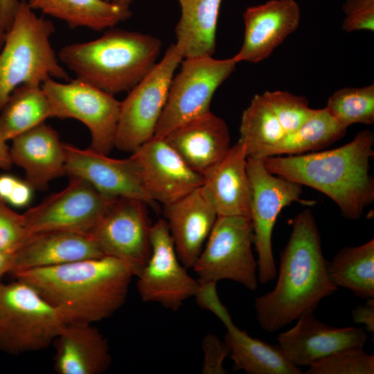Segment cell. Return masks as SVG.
<instances>
[{
	"instance_id": "6da1fadb",
	"label": "cell",
	"mask_w": 374,
	"mask_h": 374,
	"mask_svg": "<svg viewBox=\"0 0 374 374\" xmlns=\"http://www.w3.org/2000/svg\"><path fill=\"white\" fill-rule=\"evenodd\" d=\"M337 289L327 271L316 220L306 208L293 220L289 240L280 255L275 287L255 299L258 323L265 331L274 333L314 312L323 299Z\"/></svg>"
},
{
	"instance_id": "7a4b0ae2",
	"label": "cell",
	"mask_w": 374,
	"mask_h": 374,
	"mask_svg": "<svg viewBox=\"0 0 374 374\" xmlns=\"http://www.w3.org/2000/svg\"><path fill=\"white\" fill-rule=\"evenodd\" d=\"M30 285L62 313L67 323L100 321L125 303L134 276L131 267L103 256L12 274Z\"/></svg>"
},
{
	"instance_id": "3957f363",
	"label": "cell",
	"mask_w": 374,
	"mask_h": 374,
	"mask_svg": "<svg viewBox=\"0 0 374 374\" xmlns=\"http://www.w3.org/2000/svg\"><path fill=\"white\" fill-rule=\"evenodd\" d=\"M373 145V132L364 130L336 149L268 157L264 165L276 176L325 194L346 218L357 220L374 201V179L369 172Z\"/></svg>"
},
{
	"instance_id": "277c9868",
	"label": "cell",
	"mask_w": 374,
	"mask_h": 374,
	"mask_svg": "<svg viewBox=\"0 0 374 374\" xmlns=\"http://www.w3.org/2000/svg\"><path fill=\"white\" fill-rule=\"evenodd\" d=\"M161 46L151 35L114 27L96 39L62 47L57 57L77 79L114 96L128 92L152 71Z\"/></svg>"
},
{
	"instance_id": "5b68a950",
	"label": "cell",
	"mask_w": 374,
	"mask_h": 374,
	"mask_svg": "<svg viewBox=\"0 0 374 374\" xmlns=\"http://www.w3.org/2000/svg\"><path fill=\"white\" fill-rule=\"evenodd\" d=\"M54 32L50 20L20 1L0 50V112L20 85L41 86L49 78L70 80L51 44Z\"/></svg>"
},
{
	"instance_id": "8992f818",
	"label": "cell",
	"mask_w": 374,
	"mask_h": 374,
	"mask_svg": "<svg viewBox=\"0 0 374 374\" xmlns=\"http://www.w3.org/2000/svg\"><path fill=\"white\" fill-rule=\"evenodd\" d=\"M66 323L30 285L0 283V352L19 355L46 348Z\"/></svg>"
},
{
	"instance_id": "52a82bcc",
	"label": "cell",
	"mask_w": 374,
	"mask_h": 374,
	"mask_svg": "<svg viewBox=\"0 0 374 374\" xmlns=\"http://www.w3.org/2000/svg\"><path fill=\"white\" fill-rule=\"evenodd\" d=\"M253 232L249 217L217 215L193 269L200 283L231 280L247 289L258 287V263L252 251Z\"/></svg>"
},
{
	"instance_id": "ba28073f",
	"label": "cell",
	"mask_w": 374,
	"mask_h": 374,
	"mask_svg": "<svg viewBox=\"0 0 374 374\" xmlns=\"http://www.w3.org/2000/svg\"><path fill=\"white\" fill-rule=\"evenodd\" d=\"M184 57L171 44L152 71L121 101L114 147L132 152L154 136L163 110L170 84Z\"/></svg>"
},
{
	"instance_id": "9c48e42d",
	"label": "cell",
	"mask_w": 374,
	"mask_h": 374,
	"mask_svg": "<svg viewBox=\"0 0 374 374\" xmlns=\"http://www.w3.org/2000/svg\"><path fill=\"white\" fill-rule=\"evenodd\" d=\"M170 84L166 102L154 136L164 138L179 126L209 112L217 88L234 71L232 57H186Z\"/></svg>"
},
{
	"instance_id": "30bf717a",
	"label": "cell",
	"mask_w": 374,
	"mask_h": 374,
	"mask_svg": "<svg viewBox=\"0 0 374 374\" xmlns=\"http://www.w3.org/2000/svg\"><path fill=\"white\" fill-rule=\"evenodd\" d=\"M247 169L251 187L249 217L253 244L258 255V283L267 284L276 276L272 251V233L281 210L301 200V185L267 170L264 159L247 157Z\"/></svg>"
},
{
	"instance_id": "8fae6325",
	"label": "cell",
	"mask_w": 374,
	"mask_h": 374,
	"mask_svg": "<svg viewBox=\"0 0 374 374\" xmlns=\"http://www.w3.org/2000/svg\"><path fill=\"white\" fill-rule=\"evenodd\" d=\"M42 87L46 94L53 117L74 118L89 130L90 148L108 154L114 148L121 101L79 79L61 82L49 78Z\"/></svg>"
},
{
	"instance_id": "7c38bea8",
	"label": "cell",
	"mask_w": 374,
	"mask_h": 374,
	"mask_svg": "<svg viewBox=\"0 0 374 374\" xmlns=\"http://www.w3.org/2000/svg\"><path fill=\"white\" fill-rule=\"evenodd\" d=\"M69 179L64 189L23 214L28 236L48 231L90 235L117 199L101 193L80 177Z\"/></svg>"
},
{
	"instance_id": "4fadbf2b",
	"label": "cell",
	"mask_w": 374,
	"mask_h": 374,
	"mask_svg": "<svg viewBox=\"0 0 374 374\" xmlns=\"http://www.w3.org/2000/svg\"><path fill=\"white\" fill-rule=\"evenodd\" d=\"M151 253L136 276L141 299L157 303L172 311L196 295L200 283L193 278L180 261L165 219L150 228Z\"/></svg>"
},
{
	"instance_id": "5bb4252c",
	"label": "cell",
	"mask_w": 374,
	"mask_h": 374,
	"mask_svg": "<svg viewBox=\"0 0 374 374\" xmlns=\"http://www.w3.org/2000/svg\"><path fill=\"white\" fill-rule=\"evenodd\" d=\"M144 202L119 197L90 233L105 256L127 263L136 276L151 253V225Z\"/></svg>"
},
{
	"instance_id": "9a60e30c",
	"label": "cell",
	"mask_w": 374,
	"mask_h": 374,
	"mask_svg": "<svg viewBox=\"0 0 374 374\" xmlns=\"http://www.w3.org/2000/svg\"><path fill=\"white\" fill-rule=\"evenodd\" d=\"M131 153L143 189L156 204L168 205L202 186L203 176L164 138L154 136Z\"/></svg>"
},
{
	"instance_id": "2e32d148",
	"label": "cell",
	"mask_w": 374,
	"mask_h": 374,
	"mask_svg": "<svg viewBox=\"0 0 374 374\" xmlns=\"http://www.w3.org/2000/svg\"><path fill=\"white\" fill-rule=\"evenodd\" d=\"M64 148L66 175L87 181L105 195L135 199L157 208V204L143 189L130 157L114 159L90 148L80 149L66 143H64Z\"/></svg>"
},
{
	"instance_id": "e0dca14e",
	"label": "cell",
	"mask_w": 374,
	"mask_h": 374,
	"mask_svg": "<svg viewBox=\"0 0 374 374\" xmlns=\"http://www.w3.org/2000/svg\"><path fill=\"white\" fill-rule=\"evenodd\" d=\"M296 320L294 327L278 335L277 340L287 359L299 368L340 350L363 348L368 338L362 328L328 326L318 320L313 312Z\"/></svg>"
},
{
	"instance_id": "ac0fdd59",
	"label": "cell",
	"mask_w": 374,
	"mask_h": 374,
	"mask_svg": "<svg viewBox=\"0 0 374 374\" xmlns=\"http://www.w3.org/2000/svg\"><path fill=\"white\" fill-rule=\"evenodd\" d=\"M300 20L301 8L296 0H269L247 8L243 12V42L233 60L238 64L267 59L298 28Z\"/></svg>"
},
{
	"instance_id": "d6986e66",
	"label": "cell",
	"mask_w": 374,
	"mask_h": 374,
	"mask_svg": "<svg viewBox=\"0 0 374 374\" xmlns=\"http://www.w3.org/2000/svg\"><path fill=\"white\" fill-rule=\"evenodd\" d=\"M12 164L25 172V181L33 190H44L53 179L66 175L64 143L57 132L42 123L12 140Z\"/></svg>"
},
{
	"instance_id": "ffe728a7",
	"label": "cell",
	"mask_w": 374,
	"mask_h": 374,
	"mask_svg": "<svg viewBox=\"0 0 374 374\" xmlns=\"http://www.w3.org/2000/svg\"><path fill=\"white\" fill-rule=\"evenodd\" d=\"M164 215L180 261L192 268L217 217L215 208L200 186L164 206Z\"/></svg>"
},
{
	"instance_id": "44dd1931",
	"label": "cell",
	"mask_w": 374,
	"mask_h": 374,
	"mask_svg": "<svg viewBox=\"0 0 374 374\" xmlns=\"http://www.w3.org/2000/svg\"><path fill=\"white\" fill-rule=\"evenodd\" d=\"M164 139L185 163L202 176L231 148L227 124L211 112L174 129Z\"/></svg>"
},
{
	"instance_id": "7402d4cb",
	"label": "cell",
	"mask_w": 374,
	"mask_h": 374,
	"mask_svg": "<svg viewBox=\"0 0 374 374\" xmlns=\"http://www.w3.org/2000/svg\"><path fill=\"white\" fill-rule=\"evenodd\" d=\"M103 256L89 234L69 231L39 232L29 235L14 254L10 274Z\"/></svg>"
},
{
	"instance_id": "603a6c76",
	"label": "cell",
	"mask_w": 374,
	"mask_h": 374,
	"mask_svg": "<svg viewBox=\"0 0 374 374\" xmlns=\"http://www.w3.org/2000/svg\"><path fill=\"white\" fill-rule=\"evenodd\" d=\"M53 344L58 374H101L111 365L108 341L91 323H65Z\"/></svg>"
},
{
	"instance_id": "cb8c5ba5",
	"label": "cell",
	"mask_w": 374,
	"mask_h": 374,
	"mask_svg": "<svg viewBox=\"0 0 374 374\" xmlns=\"http://www.w3.org/2000/svg\"><path fill=\"white\" fill-rule=\"evenodd\" d=\"M244 146L238 141L203 175L202 188L217 215L249 217L251 187Z\"/></svg>"
},
{
	"instance_id": "d4e9b609",
	"label": "cell",
	"mask_w": 374,
	"mask_h": 374,
	"mask_svg": "<svg viewBox=\"0 0 374 374\" xmlns=\"http://www.w3.org/2000/svg\"><path fill=\"white\" fill-rule=\"evenodd\" d=\"M222 0H183L175 44L184 58L213 56Z\"/></svg>"
},
{
	"instance_id": "484cf974",
	"label": "cell",
	"mask_w": 374,
	"mask_h": 374,
	"mask_svg": "<svg viewBox=\"0 0 374 374\" xmlns=\"http://www.w3.org/2000/svg\"><path fill=\"white\" fill-rule=\"evenodd\" d=\"M33 10L60 19L72 28L107 30L132 16L130 6L105 0H25Z\"/></svg>"
},
{
	"instance_id": "4316f807",
	"label": "cell",
	"mask_w": 374,
	"mask_h": 374,
	"mask_svg": "<svg viewBox=\"0 0 374 374\" xmlns=\"http://www.w3.org/2000/svg\"><path fill=\"white\" fill-rule=\"evenodd\" d=\"M226 328L224 341L236 371L248 374H301L292 364L278 346H273L249 335L238 328L232 319L223 323Z\"/></svg>"
},
{
	"instance_id": "83f0119b",
	"label": "cell",
	"mask_w": 374,
	"mask_h": 374,
	"mask_svg": "<svg viewBox=\"0 0 374 374\" xmlns=\"http://www.w3.org/2000/svg\"><path fill=\"white\" fill-rule=\"evenodd\" d=\"M52 117L42 85L22 84L11 93L0 112V134L6 141L12 140Z\"/></svg>"
},
{
	"instance_id": "f1b7e54d",
	"label": "cell",
	"mask_w": 374,
	"mask_h": 374,
	"mask_svg": "<svg viewBox=\"0 0 374 374\" xmlns=\"http://www.w3.org/2000/svg\"><path fill=\"white\" fill-rule=\"evenodd\" d=\"M347 129L326 107L314 109L309 118L296 130L264 150L260 158L283 154L298 155L317 150L344 136Z\"/></svg>"
},
{
	"instance_id": "f546056e",
	"label": "cell",
	"mask_w": 374,
	"mask_h": 374,
	"mask_svg": "<svg viewBox=\"0 0 374 374\" xmlns=\"http://www.w3.org/2000/svg\"><path fill=\"white\" fill-rule=\"evenodd\" d=\"M327 271L334 285L349 290L363 299L374 297V240L340 249Z\"/></svg>"
},
{
	"instance_id": "4dcf8cb0",
	"label": "cell",
	"mask_w": 374,
	"mask_h": 374,
	"mask_svg": "<svg viewBox=\"0 0 374 374\" xmlns=\"http://www.w3.org/2000/svg\"><path fill=\"white\" fill-rule=\"evenodd\" d=\"M286 133L262 94H256L243 111L238 141L247 157L260 158L262 152L282 140Z\"/></svg>"
},
{
	"instance_id": "1f68e13d",
	"label": "cell",
	"mask_w": 374,
	"mask_h": 374,
	"mask_svg": "<svg viewBox=\"0 0 374 374\" xmlns=\"http://www.w3.org/2000/svg\"><path fill=\"white\" fill-rule=\"evenodd\" d=\"M326 108L343 126L374 123V84L344 87L328 99Z\"/></svg>"
},
{
	"instance_id": "d6a6232c",
	"label": "cell",
	"mask_w": 374,
	"mask_h": 374,
	"mask_svg": "<svg viewBox=\"0 0 374 374\" xmlns=\"http://www.w3.org/2000/svg\"><path fill=\"white\" fill-rule=\"evenodd\" d=\"M306 374H373L374 355L361 348L335 352L308 366Z\"/></svg>"
},
{
	"instance_id": "836d02e7",
	"label": "cell",
	"mask_w": 374,
	"mask_h": 374,
	"mask_svg": "<svg viewBox=\"0 0 374 374\" xmlns=\"http://www.w3.org/2000/svg\"><path fill=\"white\" fill-rule=\"evenodd\" d=\"M272 109L286 135L296 130L312 114L310 108L304 97L285 91H266L262 93Z\"/></svg>"
},
{
	"instance_id": "e575fe53",
	"label": "cell",
	"mask_w": 374,
	"mask_h": 374,
	"mask_svg": "<svg viewBox=\"0 0 374 374\" xmlns=\"http://www.w3.org/2000/svg\"><path fill=\"white\" fill-rule=\"evenodd\" d=\"M28 237L23 214L0 199V252L15 254Z\"/></svg>"
},
{
	"instance_id": "d590c367",
	"label": "cell",
	"mask_w": 374,
	"mask_h": 374,
	"mask_svg": "<svg viewBox=\"0 0 374 374\" xmlns=\"http://www.w3.org/2000/svg\"><path fill=\"white\" fill-rule=\"evenodd\" d=\"M342 9L344 31L374 30V0H346Z\"/></svg>"
},
{
	"instance_id": "8d00e7d4",
	"label": "cell",
	"mask_w": 374,
	"mask_h": 374,
	"mask_svg": "<svg viewBox=\"0 0 374 374\" xmlns=\"http://www.w3.org/2000/svg\"><path fill=\"white\" fill-rule=\"evenodd\" d=\"M203 362L202 373L226 374L224 362L229 355V349L224 340L213 333L206 335L202 341Z\"/></svg>"
},
{
	"instance_id": "74e56055",
	"label": "cell",
	"mask_w": 374,
	"mask_h": 374,
	"mask_svg": "<svg viewBox=\"0 0 374 374\" xmlns=\"http://www.w3.org/2000/svg\"><path fill=\"white\" fill-rule=\"evenodd\" d=\"M200 283V282H199ZM215 283H200L195 296L197 305L214 314L222 323L231 318L218 296Z\"/></svg>"
},
{
	"instance_id": "f35d334b",
	"label": "cell",
	"mask_w": 374,
	"mask_h": 374,
	"mask_svg": "<svg viewBox=\"0 0 374 374\" xmlns=\"http://www.w3.org/2000/svg\"><path fill=\"white\" fill-rule=\"evenodd\" d=\"M352 318L355 323L365 326L369 332H374V299H366L364 305H357L352 310Z\"/></svg>"
},
{
	"instance_id": "ab89813d",
	"label": "cell",
	"mask_w": 374,
	"mask_h": 374,
	"mask_svg": "<svg viewBox=\"0 0 374 374\" xmlns=\"http://www.w3.org/2000/svg\"><path fill=\"white\" fill-rule=\"evenodd\" d=\"M33 190L25 180L18 179L6 203L15 207L26 206L30 202Z\"/></svg>"
},
{
	"instance_id": "60d3db41",
	"label": "cell",
	"mask_w": 374,
	"mask_h": 374,
	"mask_svg": "<svg viewBox=\"0 0 374 374\" xmlns=\"http://www.w3.org/2000/svg\"><path fill=\"white\" fill-rule=\"evenodd\" d=\"M19 3V0H0V24L6 32L12 26Z\"/></svg>"
},
{
	"instance_id": "b9f144b4",
	"label": "cell",
	"mask_w": 374,
	"mask_h": 374,
	"mask_svg": "<svg viewBox=\"0 0 374 374\" xmlns=\"http://www.w3.org/2000/svg\"><path fill=\"white\" fill-rule=\"evenodd\" d=\"M18 179L10 175H0V199L6 202Z\"/></svg>"
},
{
	"instance_id": "7bdbcfd3",
	"label": "cell",
	"mask_w": 374,
	"mask_h": 374,
	"mask_svg": "<svg viewBox=\"0 0 374 374\" xmlns=\"http://www.w3.org/2000/svg\"><path fill=\"white\" fill-rule=\"evenodd\" d=\"M0 134V169L9 170L13 165L10 154V148Z\"/></svg>"
},
{
	"instance_id": "ee69618b",
	"label": "cell",
	"mask_w": 374,
	"mask_h": 374,
	"mask_svg": "<svg viewBox=\"0 0 374 374\" xmlns=\"http://www.w3.org/2000/svg\"><path fill=\"white\" fill-rule=\"evenodd\" d=\"M14 264V254L0 252V283L3 277L11 273Z\"/></svg>"
},
{
	"instance_id": "f6af8a7d",
	"label": "cell",
	"mask_w": 374,
	"mask_h": 374,
	"mask_svg": "<svg viewBox=\"0 0 374 374\" xmlns=\"http://www.w3.org/2000/svg\"><path fill=\"white\" fill-rule=\"evenodd\" d=\"M106 1L122 6H130L134 0H105Z\"/></svg>"
},
{
	"instance_id": "bcb514c9",
	"label": "cell",
	"mask_w": 374,
	"mask_h": 374,
	"mask_svg": "<svg viewBox=\"0 0 374 374\" xmlns=\"http://www.w3.org/2000/svg\"><path fill=\"white\" fill-rule=\"evenodd\" d=\"M6 32L3 30V28L1 27L0 24V50L1 49L3 46L5 37H6Z\"/></svg>"
},
{
	"instance_id": "7dc6e473",
	"label": "cell",
	"mask_w": 374,
	"mask_h": 374,
	"mask_svg": "<svg viewBox=\"0 0 374 374\" xmlns=\"http://www.w3.org/2000/svg\"><path fill=\"white\" fill-rule=\"evenodd\" d=\"M179 3L183 1V0H178Z\"/></svg>"
}]
</instances>
